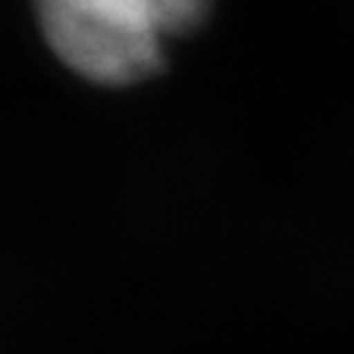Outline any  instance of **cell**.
<instances>
[{
  "mask_svg": "<svg viewBox=\"0 0 354 354\" xmlns=\"http://www.w3.org/2000/svg\"><path fill=\"white\" fill-rule=\"evenodd\" d=\"M213 0H39L53 53L92 83L127 86L162 68L169 41L192 32Z\"/></svg>",
  "mask_w": 354,
  "mask_h": 354,
  "instance_id": "1",
  "label": "cell"
}]
</instances>
